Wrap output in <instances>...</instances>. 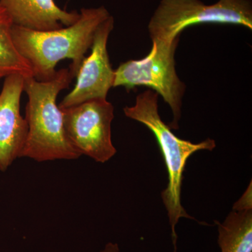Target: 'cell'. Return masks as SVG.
<instances>
[{"label":"cell","mask_w":252,"mask_h":252,"mask_svg":"<svg viewBox=\"0 0 252 252\" xmlns=\"http://www.w3.org/2000/svg\"><path fill=\"white\" fill-rule=\"evenodd\" d=\"M77 22L49 31H35L13 26L11 35L18 52L27 60L38 81H49L56 75L58 63L72 61L69 69L77 75L81 63L91 49L94 33L111 16L104 6L84 8Z\"/></svg>","instance_id":"6da1fadb"},{"label":"cell","mask_w":252,"mask_h":252,"mask_svg":"<svg viewBox=\"0 0 252 252\" xmlns=\"http://www.w3.org/2000/svg\"><path fill=\"white\" fill-rule=\"evenodd\" d=\"M61 110L68 138L81 155L104 163L117 154L111 129L114 107L107 99H93Z\"/></svg>","instance_id":"8992f818"},{"label":"cell","mask_w":252,"mask_h":252,"mask_svg":"<svg viewBox=\"0 0 252 252\" xmlns=\"http://www.w3.org/2000/svg\"><path fill=\"white\" fill-rule=\"evenodd\" d=\"M24 81L20 74L8 76L0 93V171L21 158L27 139V122L21 114Z\"/></svg>","instance_id":"ba28073f"},{"label":"cell","mask_w":252,"mask_h":252,"mask_svg":"<svg viewBox=\"0 0 252 252\" xmlns=\"http://www.w3.org/2000/svg\"><path fill=\"white\" fill-rule=\"evenodd\" d=\"M233 210H252V184L249 186L248 189L243 194L241 198L235 204Z\"/></svg>","instance_id":"7c38bea8"},{"label":"cell","mask_w":252,"mask_h":252,"mask_svg":"<svg viewBox=\"0 0 252 252\" xmlns=\"http://www.w3.org/2000/svg\"><path fill=\"white\" fill-rule=\"evenodd\" d=\"M13 26L9 14L0 5V79L12 74L33 77L31 64L18 52L13 41Z\"/></svg>","instance_id":"8fae6325"},{"label":"cell","mask_w":252,"mask_h":252,"mask_svg":"<svg viewBox=\"0 0 252 252\" xmlns=\"http://www.w3.org/2000/svg\"><path fill=\"white\" fill-rule=\"evenodd\" d=\"M158 99L157 93L152 90L144 91L137 96L133 106L124 107V112L126 117L141 123L152 131L161 151L168 173V184L162 192L161 197L171 227L174 252H177L176 226L179 220L181 218L194 220L186 212L181 202L186 164L192 154L201 150H213L216 142L208 138L199 143H193L179 138L159 115Z\"/></svg>","instance_id":"3957f363"},{"label":"cell","mask_w":252,"mask_h":252,"mask_svg":"<svg viewBox=\"0 0 252 252\" xmlns=\"http://www.w3.org/2000/svg\"><path fill=\"white\" fill-rule=\"evenodd\" d=\"M74 78L69 68L59 69L49 81L25 78L28 133L21 158L44 162L74 160L82 156L68 138L63 111L56 102L60 93L69 87Z\"/></svg>","instance_id":"7a4b0ae2"},{"label":"cell","mask_w":252,"mask_h":252,"mask_svg":"<svg viewBox=\"0 0 252 252\" xmlns=\"http://www.w3.org/2000/svg\"><path fill=\"white\" fill-rule=\"evenodd\" d=\"M114 27V19L111 15L97 28L91 54L81 63L75 77V86L61 101L60 109L69 108L93 99H107L114 81V70L107 51V41Z\"/></svg>","instance_id":"52a82bcc"},{"label":"cell","mask_w":252,"mask_h":252,"mask_svg":"<svg viewBox=\"0 0 252 252\" xmlns=\"http://www.w3.org/2000/svg\"><path fill=\"white\" fill-rule=\"evenodd\" d=\"M235 25L252 30V0H160L148 25L152 41L171 44L186 28L195 25Z\"/></svg>","instance_id":"277c9868"},{"label":"cell","mask_w":252,"mask_h":252,"mask_svg":"<svg viewBox=\"0 0 252 252\" xmlns=\"http://www.w3.org/2000/svg\"><path fill=\"white\" fill-rule=\"evenodd\" d=\"M218 225L220 252H252V210H233Z\"/></svg>","instance_id":"30bf717a"},{"label":"cell","mask_w":252,"mask_h":252,"mask_svg":"<svg viewBox=\"0 0 252 252\" xmlns=\"http://www.w3.org/2000/svg\"><path fill=\"white\" fill-rule=\"evenodd\" d=\"M14 26L35 31H49L77 22L80 14L60 8L54 0H0Z\"/></svg>","instance_id":"9c48e42d"},{"label":"cell","mask_w":252,"mask_h":252,"mask_svg":"<svg viewBox=\"0 0 252 252\" xmlns=\"http://www.w3.org/2000/svg\"><path fill=\"white\" fill-rule=\"evenodd\" d=\"M179 41L171 44L152 41V49L144 59L126 61L114 70L113 85L124 86L127 91L147 86L161 95L173 114V120L168 126L174 130L179 129L186 90L185 83L180 80L175 69V54Z\"/></svg>","instance_id":"5b68a950"},{"label":"cell","mask_w":252,"mask_h":252,"mask_svg":"<svg viewBox=\"0 0 252 252\" xmlns=\"http://www.w3.org/2000/svg\"><path fill=\"white\" fill-rule=\"evenodd\" d=\"M100 252H120V249L117 243H109Z\"/></svg>","instance_id":"4fadbf2b"}]
</instances>
